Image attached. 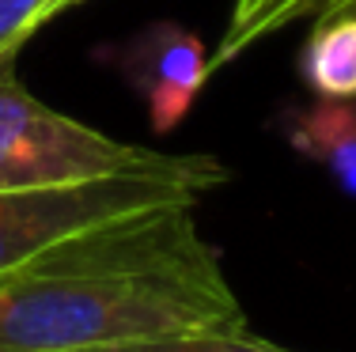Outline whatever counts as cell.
Instances as JSON below:
<instances>
[{"label":"cell","instance_id":"8fae6325","mask_svg":"<svg viewBox=\"0 0 356 352\" xmlns=\"http://www.w3.org/2000/svg\"><path fill=\"white\" fill-rule=\"evenodd\" d=\"M76 4H80V0H46V8H42V15H38V27H46L49 19H57V15H65V12H72Z\"/></svg>","mask_w":356,"mask_h":352},{"label":"cell","instance_id":"277c9868","mask_svg":"<svg viewBox=\"0 0 356 352\" xmlns=\"http://www.w3.org/2000/svg\"><path fill=\"white\" fill-rule=\"evenodd\" d=\"M118 72L140 95L152 133H171L186 121L201 87L213 76V57L190 27L159 19L125 42Z\"/></svg>","mask_w":356,"mask_h":352},{"label":"cell","instance_id":"30bf717a","mask_svg":"<svg viewBox=\"0 0 356 352\" xmlns=\"http://www.w3.org/2000/svg\"><path fill=\"white\" fill-rule=\"evenodd\" d=\"M330 4H337V0H269V8L258 15V23L250 27L247 49L258 46V42H266L269 35H277V31L300 23V19H315V15L326 12Z\"/></svg>","mask_w":356,"mask_h":352},{"label":"cell","instance_id":"9c48e42d","mask_svg":"<svg viewBox=\"0 0 356 352\" xmlns=\"http://www.w3.org/2000/svg\"><path fill=\"white\" fill-rule=\"evenodd\" d=\"M269 8V0H235L232 4V15H227V27L216 42V53H213V72L232 65L235 57L247 53V38H250V27L258 23V15Z\"/></svg>","mask_w":356,"mask_h":352},{"label":"cell","instance_id":"6da1fadb","mask_svg":"<svg viewBox=\"0 0 356 352\" xmlns=\"http://www.w3.org/2000/svg\"><path fill=\"white\" fill-rule=\"evenodd\" d=\"M197 205L88 231L0 280V352H88L247 330Z\"/></svg>","mask_w":356,"mask_h":352},{"label":"cell","instance_id":"8992f818","mask_svg":"<svg viewBox=\"0 0 356 352\" xmlns=\"http://www.w3.org/2000/svg\"><path fill=\"white\" fill-rule=\"evenodd\" d=\"M288 140L300 156L318 163L349 197H356V103L322 99L288 125Z\"/></svg>","mask_w":356,"mask_h":352},{"label":"cell","instance_id":"5b68a950","mask_svg":"<svg viewBox=\"0 0 356 352\" xmlns=\"http://www.w3.org/2000/svg\"><path fill=\"white\" fill-rule=\"evenodd\" d=\"M300 72L318 99H356V0H337L315 15Z\"/></svg>","mask_w":356,"mask_h":352},{"label":"cell","instance_id":"7a4b0ae2","mask_svg":"<svg viewBox=\"0 0 356 352\" xmlns=\"http://www.w3.org/2000/svg\"><path fill=\"white\" fill-rule=\"evenodd\" d=\"M110 174H224L232 178L216 156H175L106 137L46 106L35 91L15 80V65H0V194L110 178Z\"/></svg>","mask_w":356,"mask_h":352},{"label":"cell","instance_id":"ba28073f","mask_svg":"<svg viewBox=\"0 0 356 352\" xmlns=\"http://www.w3.org/2000/svg\"><path fill=\"white\" fill-rule=\"evenodd\" d=\"M46 0H0V65H15V53L38 31Z\"/></svg>","mask_w":356,"mask_h":352},{"label":"cell","instance_id":"3957f363","mask_svg":"<svg viewBox=\"0 0 356 352\" xmlns=\"http://www.w3.org/2000/svg\"><path fill=\"white\" fill-rule=\"evenodd\" d=\"M224 174H110L0 194V280L88 231L133 216L197 205Z\"/></svg>","mask_w":356,"mask_h":352},{"label":"cell","instance_id":"52a82bcc","mask_svg":"<svg viewBox=\"0 0 356 352\" xmlns=\"http://www.w3.org/2000/svg\"><path fill=\"white\" fill-rule=\"evenodd\" d=\"M88 352H288V349L250 337L247 330H205V333H186V337L133 341V345H106Z\"/></svg>","mask_w":356,"mask_h":352}]
</instances>
